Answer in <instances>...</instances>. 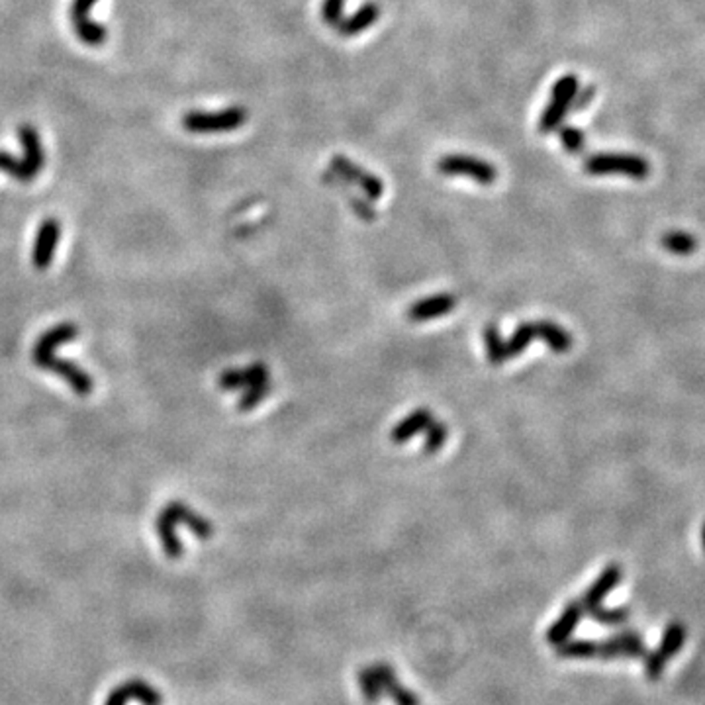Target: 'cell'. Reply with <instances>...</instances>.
I'll return each mask as SVG.
<instances>
[{
	"label": "cell",
	"instance_id": "obj_1",
	"mask_svg": "<svg viewBox=\"0 0 705 705\" xmlns=\"http://www.w3.org/2000/svg\"><path fill=\"white\" fill-rule=\"evenodd\" d=\"M584 171L592 177L621 175L633 180H645L651 175L649 161L633 153H596L584 161Z\"/></svg>",
	"mask_w": 705,
	"mask_h": 705
},
{
	"label": "cell",
	"instance_id": "obj_2",
	"mask_svg": "<svg viewBox=\"0 0 705 705\" xmlns=\"http://www.w3.org/2000/svg\"><path fill=\"white\" fill-rule=\"evenodd\" d=\"M247 122L244 106H229L220 112H188L182 116V128L190 133H226L239 130Z\"/></svg>",
	"mask_w": 705,
	"mask_h": 705
},
{
	"label": "cell",
	"instance_id": "obj_3",
	"mask_svg": "<svg viewBox=\"0 0 705 705\" xmlns=\"http://www.w3.org/2000/svg\"><path fill=\"white\" fill-rule=\"evenodd\" d=\"M578 91H581V84H578V76L568 73L563 75L553 86V96H550V102L547 104V108L541 114L539 120V132L541 133H550L560 128L565 116L568 110L573 108V102L576 99Z\"/></svg>",
	"mask_w": 705,
	"mask_h": 705
},
{
	"label": "cell",
	"instance_id": "obj_4",
	"mask_svg": "<svg viewBox=\"0 0 705 705\" xmlns=\"http://www.w3.org/2000/svg\"><path fill=\"white\" fill-rule=\"evenodd\" d=\"M685 637H688V631H685L684 623L670 621L669 625H666L661 645L656 646L654 651L646 653V656H645L646 678H649L651 682H659L662 678L666 664H669V661L674 659V656L684 649Z\"/></svg>",
	"mask_w": 705,
	"mask_h": 705
},
{
	"label": "cell",
	"instance_id": "obj_5",
	"mask_svg": "<svg viewBox=\"0 0 705 705\" xmlns=\"http://www.w3.org/2000/svg\"><path fill=\"white\" fill-rule=\"evenodd\" d=\"M437 169L445 177H467L478 185H492L498 179V171L488 161L470 156H445L437 161Z\"/></svg>",
	"mask_w": 705,
	"mask_h": 705
},
{
	"label": "cell",
	"instance_id": "obj_6",
	"mask_svg": "<svg viewBox=\"0 0 705 705\" xmlns=\"http://www.w3.org/2000/svg\"><path fill=\"white\" fill-rule=\"evenodd\" d=\"M32 361L36 366H40L44 371H52L55 374H60L61 379L71 386L76 396H89L94 389V382L89 373L83 371L79 365H75L67 359H60V357H55L53 353L32 355Z\"/></svg>",
	"mask_w": 705,
	"mask_h": 705
},
{
	"label": "cell",
	"instance_id": "obj_7",
	"mask_svg": "<svg viewBox=\"0 0 705 705\" xmlns=\"http://www.w3.org/2000/svg\"><path fill=\"white\" fill-rule=\"evenodd\" d=\"M646 649L643 637L633 631L625 629L607 637L604 641H597L596 659L600 661H615V659H645Z\"/></svg>",
	"mask_w": 705,
	"mask_h": 705
},
{
	"label": "cell",
	"instance_id": "obj_8",
	"mask_svg": "<svg viewBox=\"0 0 705 705\" xmlns=\"http://www.w3.org/2000/svg\"><path fill=\"white\" fill-rule=\"evenodd\" d=\"M332 169H333L335 175H340L343 180L353 182V185L361 187V190L371 200H379L382 196V192H384L382 180L379 177L371 175L369 171H365L359 165H355V163L349 161L347 157L335 156L332 159Z\"/></svg>",
	"mask_w": 705,
	"mask_h": 705
},
{
	"label": "cell",
	"instance_id": "obj_9",
	"mask_svg": "<svg viewBox=\"0 0 705 705\" xmlns=\"http://www.w3.org/2000/svg\"><path fill=\"white\" fill-rule=\"evenodd\" d=\"M132 700H138L141 705H161L163 695L146 680H128L116 685L104 705H128Z\"/></svg>",
	"mask_w": 705,
	"mask_h": 705
},
{
	"label": "cell",
	"instance_id": "obj_10",
	"mask_svg": "<svg viewBox=\"0 0 705 705\" xmlns=\"http://www.w3.org/2000/svg\"><path fill=\"white\" fill-rule=\"evenodd\" d=\"M61 236V226L55 218H47L42 221L40 229H37L36 244H34V253H32V263L37 270H47L52 265L57 241Z\"/></svg>",
	"mask_w": 705,
	"mask_h": 705
},
{
	"label": "cell",
	"instance_id": "obj_11",
	"mask_svg": "<svg viewBox=\"0 0 705 705\" xmlns=\"http://www.w3.org/2000/svg\"><path fill=\"white\" fill-rule=\"evenodd\" d=\"M584 612L586 610H584V605H582L581 600H574L571 604H566V607L563 610V613H560L558 620L549 627L547 643L553 645V646H558V645H563V643H566L568 639H571V635L574 633L578 623L582 621Z\"/></svg>",
	"mask_w": 705,
	"mask_h": 705
},
{
	"label": "cell",
	"instance_id": "obj_12",
	"mask_svg": "<svg viewBox=\"0 0 705 705\" xmlns=\"http://www.w3.org/2000/svg\"><path fill=\"white\" fill-rule=\"evenodd\" d=\"M621 578H623V571H621L620 565H615V563L607 565L602 571V574L596 578L590 588H588L584 597L581 600L582 605H584V610L588 612V610H592V607H596V605H602V602L605 600V596L610 594L612 590H615L617 584L621 582Z\"/></svg>",
	"mask_w": 705,
	"mask_h": 705
},
{
	"label": "cell",
	"instance_id": "obj_13",
	"mask_svg": "<svg viewBox=\"0 0 705 705\" xmlns=\"http://www.w3.org/2000/svg\"><path fill=\"white\" fill-rule=\"evenodd\" d=\"M268 369L263 363H253L245 369H229L220 374L218 384L221 390H237V389H247V386L268 382Z\"/></svg>",
	"mask_w": 705,
	"mask_h": 705
},
{
	"label": "cell",
	"instance_id": "obj_14",
	"mask_svg": "<svg viewBox=\"0 0 705 705\" xmlns=\"http://www.w3.org/2000/svg\"><path fill=\"white\" fill-rule=\"evenodd\" d=\"M455 306H457L455 296L436 294V296L426 298V300L415 302L405 316H408L410 322H429V320H436V317L447 316Z\"/></svg>",
	"mask_w": 705,
	"mask_h": 705
},
{
	"label": "cell",
	"instance_id": "obj_15",
	"mask_svg": "<svg viewBox=\"0 0 705 705\" xmlns=\"http://www.w3.org/2000/svg\"><path fill=\"white\" fill-rule=\"evenodd\" d=\"M371 669H373L376 678H379L382 692L389 693L396 705H420L418 695L404 688V685L398 682V678H396L394 669H390L389 664L379 662V664L371 666Z\"/></svg>",
	"mask_w": 705,
	"mask_h": 705
},
{
	"label": "cell",
	"instance_id": "obj_16",
	"mask_svg": "<svg viewBox=\"0 0 705 705\" xmlns=\"http://www.w3.org/2000/svg\"><path fill=\"white\" fill-rule=\"evenodd\" d=\"M177 525H179V521L175 519V516L171 514L169 508L163 509L157 516L156 529H157V535L161 539L163 550H165V555L169 558L182 557V543L177 535Z\"/></svg>",
	"mask_w": 705,
	"mask_h": 705
},
{
	"label": "cell",
	"instance_id": "obj_17",
	"mask_svg": "<svg viewBox=\"0 0 705 705\" xmlns=\"http://www.w3.org/2000/svg\"><path fill=\"white\" fill-rule=\"evenodd\" d=\"M381 18V8L379 4L374 3H366L363 4L359 11H357L353 16L349 18H343L341 24L337 26V30H340L341 36L345 37H353V36H359L365 30H369L371 26H374L379 22Z\"/></svg>",
	"mask_w": 705,
	"mask_h": 705
},
{
	"label": "cell",
	"instance_id": "obj_18",
	"mask_svg": "<svg viewBox=\"0 0 705 705\" xmlns=\"http://www.w3.org/2000/svg\"><path fill=\"white\" fill-rule=\"evenodd\" d=\"M433 421V415L429 410H415L412 412L408 418H404L398 426H396L390 433V439L396 445H402V443H408L413 439L418 433L426 431L429 428V423Z\"/></svg>",
	"mask_w": 705,
	"mask_h": 705
},
{
	"label": "cell",
	"instance_id": "obj_19",
	"mask_svg": "<svg viewBox=\"0 0 705 705\" xmlns=\"http://www.w3.org/2000/svg\"><path fill=\"white\" fill-rule=\"evenodd\" d=\"M535 340H543L550 351L568 353L573 349V335L555 322H533Z\"/></svg>",
	"mask_w": 705,
	"mask_h": 705
},
{
	"label": "cell",
	"instance_id": "obj_20",
	"mask_svg": "<svg viewBox=\"0 0 705 705\" xmlns=\"http://www.w3.org/2000/svg\"><path fill=\"white\" fill-rule=\"evenodd\" d=\"M167 508L171 509V514L175 516L179 524H185L187 527H190L192 533H195L198 539L206 541L214 535V527H212L210 521L206 517L198 516L195 509H190L188 506L182 504V501H171Z\"/></svg>",
	"mask_w": 705,
	"mask_h": 705
},
{
	"label": "cell",
	"instance_id": "obj_21",
	"mask_svg": "<svg viewBox=\"0 0 705 705\" xmlns=\"http://www.w3.org/2000/svg\"><path fill=\"white\" fill-rule=\"evenodd\" d=\"M79 337V327L75 324H60L55 325L53 330L45 332L40 340H37L32 355H42V353H53L57 347L63 343H69Z\"/></svg>",
	"mask_w": 705,
	"mask_h": 705
},
{
	"label": "cell",
	"instance_id": "obj_22",
	"mask_svg": "<svg viewBox=\"0 0 705 705\" xmlns=\"http://www.w3.org/2000/svg\"><path fill=\"white\" fill-rule=\"evenodd\" d=\"M662 247L669 251L672 255H692L695 249H698V239H695L688 231H682V229H672V231H666L662 236Z\"/></svg>",
	"mask_w": 705,
	"mask_h": 705
},
{
	"label": "cell",
	"instance_id": "obj_23",
	"mask_svg": "<svg viewBox=\"0 0 705 705\" xmlns=\"http://www.w3.org/2000/svg\"><path fill=\"white\" fill-rule=\"evenodd\" d=\"M597 653V641L592 639H568L566 643L557 646V654L560 659L571 661H590L596 659Z\"/></svg>",
	"mask_w": 705,
	"mask_h": 705
},
{
	"label": "cell",
	"instance_id": "obj_24",
	"mask_svg": "<svg viewBox=\"0 0 705 705\" xmlns=\"http://www.w3.org/2000/svg\"><path fill=\"white\" fill-rule=\"evenodd\" d=\"M0 171H4L8 177H12L20 182H32L37 177V172L28 165L24 157L18 159L8 151H0Z\"/></svg>",
	"mask_w": 705,
	"mask_h": 705
},
{
	"label": "cell",
	"instance_id": "obj_25",
	"mask_svg": "<svg viewBox=\"0 0 705 705\" xmlns=\"http://www.w3.org/2000/svg\"><path fill=\"white\" fill-rule=\"evenodd\" d=\"M590 617L594 621L602 623V625H610V627H617V625H623L629 621L631 617V610L629 607H604V605H596L592 610H588Z\"/></svg>",
	"mask_w": 705,
	"mask_h": 705
},
{
	"label": "cell",
	"instance_id": "obj_26",
	"mask_svg": "<svg viewBox=\"0 0 705 705\" xmlns=\"http://www.w3.org/2000/svg\"><path fill=\"white\" fill-rule=\"evenodd\" d=\"M535 340V330H533V322L529 324H521L517 330L514 332V335L509 337L506 341V355L508 359L511 357H517L525 351V347Z\"/></svg>",
	"mask_w": 705,
	"mask_h": 705
},
{
	"label": "cell",
	"instance_id": "obj_27",
	"mask_svg": "<svg viewBox=\"0 0 705 705\" xmlns=\"http://www.w3.org/2000/svg\"><path fill=\"white\" fill-rule=\"evenodd\" d=\"M485 343H486V353L492 365H501L508 361L506 355V341L501 340V333L498 332L496 325H488L485 330Z\"/></svg>",
	"mask_w": 705,
	"mask_h": 705
},
{
	"label": "cell",
	"instance_id": "obj_28",
	"mask_svg": "<svg viewBox=\"0 0 705 705\" xmlns=\"http://www.w3.org/2000/svg\"><path fill=\"white\" fill-rule=\"evenodd\" d=\"M357 682H359V688L363 698L366 700V703H379L382 698V688H381V682L376 678L373 669H361L357 672Z\"/></svg>",
	"mask_w": 705,
	"mask_h": 705
},
{
	"label": "cell",
	"instance_id": "obj_29",
	"mask_svg": "<svg viewBox=\"0 0 705 705\" xmlns=\"http://www.w3.org/2000/svg\"><path fill=\"white\" fill-rule=\"evenodd\" d=\"M268 390H270V381L268 382H260V384H253V386H247L244 396H241V400H239V410L241 412L253 410L260 400L267 398Z\"/></svg>",
	"mask_w": 705,
	"mask_h": 705
},
{
	"label": "cell",
	"instance_id": "obj_30",
	"mask_svg": "<svg viewBox=\"0 0 705 705\" xmlns=\"http://www.w3.org/2000/svg\"><path fill=\"white\" fill-rule=\"evenodd\" d=\"M560 143L568 153H581L586 146V135L582 130L573 128V125H565L560 128Z\"/></svg>",
	"mask_w": 705,
	"mask_h": 705
},
{
	"label": "cell",
	"instance_id": "obj_31",
	"mask_svg": "<svg viewBox=\"0 0 705 705\" xmlns=\"http://www.w3.org/2000/svg\"><path fill=\"white\" fill-rule=\"evenodd\" d=\"M426 431H428V439H426V445H423V449H426V453H436V451H439L443 445H445L447 428L443 426L441 421L433 420Z\"/></svg>",
	"mask_w": 705,
	"mask_h": 705
},
{
	"label": "cell",
	"instance_id": "obj_32",
	"mask_svg": "<svg viewBox=\"0 0 705 705\" xmlns=\"http://www.w3.org/2000/svg\"><path fill=\"white\" fill-rule=\"evenodd\" d=\"M99 0H73L71 3V24L73 28L83 26L84 22L92 20L91 11L96 6Z\"/></svg>",
	"mask_w": 705,
	"mask_h": 705
},
{
	"label": "cell",
	"instance_id": "obj_33",
	"mask_svg": "<svg viewBox=\"0 0 705 705\" xmlns=\"http://www.w3.org/2000/svg\"><path fill=\"white\" fill-rule=\"evenodd\" d=\"M343 8L345 0H324L322 4V18L327 26L337 28L343 20Z\"/></svg>",
	"mask_w": 705,
	"mask_h": 705
},
{
	"label": "cell",
	"instance_id": "obj_34",
	"mask_svg": "<svg viewBox=\"0 0 705 705\" xmlns=\"http://www.w3.org/2000/svg\"><path fill=\"white\" fill-rule=\"evenodd\" d=\"M592 99H594V89H592V86H588V89H584V91H578L573 106H574V108H578V110H582L584 106H586L588 102H590Z\"/></svg>",
	"mask_w": 705,
	"mask_h": 705
},
{
	"label": "cell",
	"instance_id": "obj_35",
	"mask_svg": "<svg viewBox=\"0 0 705 705\" xmlns=\"http://www.w3.org/2000/svg\"><path fill=\"white\" fill-rule=\"evenodd\" d=\"M351 202H353V208H355L357 214H359L366 221H373L374 212H373L371 206H365V202H359V200H351Z\"/></svg>",
	"mask_w": 705,
	"mask_h": 705
},
{
	"label": "cell",
	"instance_id": "obj_36",
	"mask_svg": "<svg viewBox=\"0 0 705 705\" xmlns=\"http://www.w3.org/2000/svg\"><path fill=\"white\" fill-rule=\"evenodd\" d=\"M701 545H703V550H705V521H703V525H701Z\"/></svg>",
	"mask_w": 705,
	"mask_h": 705
}]
</instances>
